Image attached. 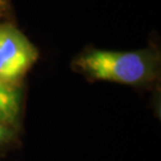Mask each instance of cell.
I'll list each match as a JSON object with an SVG mask.
<instances>
[{"label": "cell", "mask_w": 161, "mask_h": 161, "mask_svg": "<svg viewBox=\"0 0 161 161\" xmlns=\"http://www.w3.org/2000/svg\"><path fill=\"white\" fill-rule=\"evenodd\" d=\"M19 111V93L5 81L0 80V122L3 124L12 123Z\"/></svg>", "instance_id": "obj_3"}, {"label": "cell", "mask_w": 161, "mask_h": 161, "mask_svg": "<svg viewBox=\"0 0 161 161\" xmlns=\"http://www.w3.org/2000/svg\"><path fill=\"white\" fill-rule=\"evenodd\" d=\"M80 68L98 80L140 84L154 75L155 61L146 52L93 50L78 60Z\"/></svg>", "instance_id": "obj_1"}, {"label": "cell", "mask_w": 161, "mask_h": 161, "mask_svg": "<svg viewBox=\"0 0 161 161\" xmlns=\"http://www.w3.org/2000/svg\"><path fill=\"white\" fill-rule=\"evenodd\" d=\"M37 60V50L18 29L0 25V80L12 84Z\"/></svg>", "instance_id": "obj_2"}, {"label": "cell", "mask_w": 161, "mask_h": 161, "mask_svg": "<svg viewBox=\"0 0 161 161\" xmlns=\"http://www.w3.org/2000/svg\"><path fill=\"white\" fill-rule=\"evenodd\" d=\"M0 4H1V0H0Z\"/></svg>", "instance_id": "obj_5"}, {"label": "cell", "mask_w": 161, "mask_h": 161, "mask_svg": "<svg viewBox=\"0 0 161 161\" xmlns=\"http://www.w3.org/2000/svg\"><path fill=\"white\" fill-rule=\"evenodd\" d=\"M7 137H8V130H7V128H6L5 124H3V123L0 122V142L5 141Z\"/></svg>", "instance_id": "obj_4"}]
</instances>
